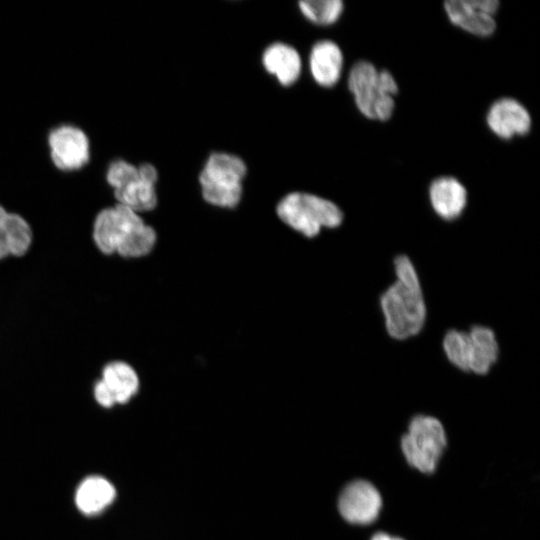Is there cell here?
I'll use <instances>...</instances> for the list:
<instances>
[{"mask_svg":"<svg viewBox=\"0 0 540 540\" xmlns=\"http://www.w3.org/2000/svg\"><path fill=\"white\" fill-rule=\"evenodd\" d=\"M445 446L443 425L435 417L427 415L413 417L401 440L407 462L423 473L434 472Z\"/></svg>","mask_w":540,"mask_h":540,"instance_id":"52a82bcc","label":"cell"},{"mask_svg":"<svg viewBox=\"0 0 540 540\" xmlns=\"http://www.w3.org/2000/svg\"><path fill=\"white\" fill-rule=\"evenodd\" d=\"M262 63L267 72L274 75L282 86L294 84L302 69V61L298 51L282 42L269 45L263 55Z\"/></svg>","mask_w":540,"mask_h":540,"instance_id":"e0dca14e","label":"cell"},{"mask_svg":"<svg viewBox=\"0 0 540 540\" xmlns=\"http://www.w3.org/2000/svg\"><path fill=\"white\" fill-rule=\"evenodd\" d=\"M348 88L357 109L366 118L387 121L393 115L398 84L388 70H378L366 60L357 61L350 69Z\"/></svg>","mask_w":540,"mask_h":540,"instance_id":"277c9868","label":"cell"},{"mask_svg":"<svg viewBox=\"0 0 540 540\" xmlns=\"http://www.w3.org/2000/svg\"><path fill=\"white\" fill-rule=\"evenodd\" d=\"M486 123L497 137L509 140L528 134L532 127V118L527 108L518 100L503 97L489 107Z\"/></svg>","mask_w":540,"mask_h":540,"instance_id":"7c38bea8","label":"cell"},{"mask_svg":"<svg viewBox=\"0 0 540 540\" xmlns=\"http://www.w3.org/2000/svg\"><path fill=\"white\" fill-rule=\"evenodd\" d=\"M104 179L111 189L114 203L141 214L154 210L158 203V171L149 162L134 163L123 157L110 160Z\"/></svg>","mask_w":540,"mask_h":540,"instance_id":"3957f363","label":"cell"},{"mask_svg":"<svg viewBox=\"0 0 540 540\" xmlns=\"http://www.w3.org/2000/svg\"><path fill=\"white\" fill-rule=\"evenodd\" d=\"M140 380L135 369L124 361L108 363L102 378L94 386L96 401L109 408L114 404H125L138 392Z\"/></svg>","mask_w":540,"mask_h":540,"instance_id":"30bf717a","label":"cell"},{"mask_svg":"<svg viewBox=\"0 0 540 540\" xmlns=\"http://www.w3.org/2000/svg\"><path fill=\"white\" fill-rule=\"evenodd\" d=\"M32 240L33 230L28 220L0 203V260L8 256H23Z\"/></svg>","mask_w":540,"mask_h":540,"instance_id":"5bb4252c","label":"cell"},{"mask_svg":"<svg viewBox=\"0 0 540 540\" xmlns=\"http://www.w3.org/2000/svg\"><path fill=\"white\" fill-rule=\"evenodd\" d=\"M467 337L468 372L486 375L499 357L496 335L489 327L474 325Z\"/></svg>","mask_w":540,"mask_h":540,"instance_id":"2e32d148","label":"cell"},{"mask_svg":"<svg viewBox=\"0 0 540 540\" xmlns=\"http://www.w3.org/2000/svg\"><path fill=\"white\" fill-rule=\"evenodd\" d=\"M371 540H403L401 538H398V537H393L391 535H388L386 533H382V532H379V533H376Z\"/></svg>","mask_w":540,"mask_h":540,"instance_id":"44dd1931","label":"cell"},{"mask_svg":"<svg viewBox=\"0 0 540 540\" xmlns=\"http://www.w3.org/2000/svg\"><path fill=\"white\" fill-rule=\"evenodd\" d=\"M341 48L331 40L316 42L309 55V68L314 81L326 88L333 87L340 80L343 70Z\"/></svg>","mask_w":540,"mask_h":540,"instance_id":"9a60e30c","label":"cell"},{"mask_svg":"<svg viewBox=\"0 0 540 540\" xmlns=\"http://www.w3.org/2000/svg\"><path fill=\"white\" fill-rule=\"evenodd\" d=\"M298 5L306 19L323 26L337 22L344 10L341 0H303Z\"/></svg>","mask_w":540,"mask_h":540,"instance_id":"d6986e66","label":"cell"},{"mask_svg":"<svg viewBox=\"0 0 540 540\" xmlns=\"http://www.w3.org/2000/svg\"><path fill=\"white\" fill-rule=\"evenodd\" d=\"M396 281L380 296V308L388 335L406 340L423 329L427 308L421 283L412 261L406 255L394 260Z\"/></svg>","mask_w":540,"mask_h":540,"instance_id":"6da1fadb","label":"cell"},{"mask_svg":"<svg viewBox=\"0 0 540 540\" xmlns=\"http://www.w3.org/2000/svg\"><path fill=\"white\" fill-rule=\"evenodd\" d=\"M280 220L307 238L316 237L323 228L333 229L343 222V212L332 201L306 193L292 192L276 207Z\"/></svg>","mask_w":540,"mask_h":540,"instance_id":"5b68a950","label":"cell"},{"mask_svg":"<svg viewBox=\"0 0 540 540\" xmlns=\"http://www.w3.org/2000/svg\"><path fill=\"white\" fill-rule=\"evenodd\" d=\"M48 157L55 170L70 174L87 167L92 158V144L87 132L79 125L62 122L46 134Z\"/></svg>","mask_w":540,"mask_h":540,"instance_id":"ba28073f","label":"cell"},{"mask_svg":"<svg viewBox=\"0 0 540 540\" xmlns=\"http://www.w3.org/2000/svg\"><path fill=\"white\" fill-rule=\"evenodd\" d=\"M428 195L433 211L445 221L459 218L468 202L466 188L452 176L434 179L429 186Z\"/></svg>","mask_w":540,"mask_h":540,"instance_id":"4fadbf2b","label":"cell"},{"mask_svg":"<svg viewBox=\"0 0 540 540\" xmlns=\"http://www.w3.org/2000/svg\"><path fill=\"white\" fill-rule=\"evenodd\" d=\"M92 238L103 254L116 253L125 258H139L154 249L157 233L141 214L124 205L112 203L95 214Z\"/></svg>","mask_w":540,"mask_h":540,"instance_id":"7a4b0ae2","label":"cell"},{"mask_svg":"<svg viewBox=\"0 0 540 540\" xmlns=\"http://www.w3.org/2000/svg\"><path fill=\"white\" fill-rule=\"evenodd\" d=\"M115 495V488L108 480L100 476H90L78 486L75 502L83 514L95 515L108 507Z\"/></svg>","mask_w":540,"mask_h":540,"instance_id":"ac0fdd59","label":"cell"},{"mask_svg":"<svg viewBox=\"0 0 540 540\" xmlns=\"http://www.w3.org/2000/svg\"><path fill=\"white\" fill-rule=\"evenodd\" d=\"M244 161L233 154L214 152L199 174L203 199L220 208H234L241 201L242 181L246 175Z\"/></svg>","mask_w":540,"mask_h":540,"instance_id":"8992f818","label":"cell"},{"mask_svg":"<svg viewBox=\"0 0 540 540\" xmlns=\"http://www.w3.org/2000/svg\"><path fill=\"white\" fill-rule=\"evenodd\" d=\"M382 499L376 487L366 480H355L341 492L338 508L342 517L353 524L366 525L376 520Z\"/></svg>","mask_w":540,"mask_h":540,"instance_id":"8fae6325","label":"cell"},{"mask_svg":"<svg viewBox=\"0 0 540 540\" xmlns=\"http://www.w3.org/2000/svg\"><path fill=\"white\" fill-rule=\"evenodd\" d=\"M499 7L498 0H448L444 3L449 21L478 37H489L495 32Z\"/></svg>","mask_w":540,"mask_h":540,"instance_id":"9c48e42d","label":"cell"},{"mask_svg":"<svg viewBox=\"0 0 540 540\" xmlns=\"http://www.w3.org/2000/svg\"><path fill=\"white\" fill-rule=\"evenodd\" d=\"M467 341V331L451 329L446 332L442 343L449 362L464 372H468Z\"/></svg>","mask_w":540,"mask_h":540,"instance_id":"ffe728a7","label":"cell"}]
</instances>
